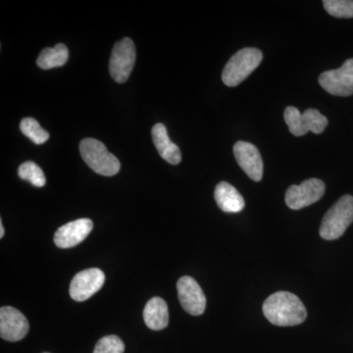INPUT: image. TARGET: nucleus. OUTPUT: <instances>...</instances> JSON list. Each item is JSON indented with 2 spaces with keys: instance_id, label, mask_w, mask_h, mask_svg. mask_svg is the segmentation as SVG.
<instances>
[{
  "instance_id": "18",
  "label": "nucleus",
  "mask_w": 353,
  "mask_h": 353,
  "mask_svg": "<svg viewBox=\"0 0 353 353\" xmlns=\"http://www.w3.org/2000/svg\"><path fill=\"white\" fill-rule=\"evenodd\" d=\"M20 130L23 134L36 145H43L50 139V134L41 128L38 121L34 118H24L21 121Z\"/></svg>"
},
{
  "instance_id": "8",
  "label": "nucleus",
  "mask_w": 353,
  "mask_h": 353,
  "mask_svg": "<svg viewBox=\"0 0 353 353\" xmlns=\"http://www.w3.org/2000/svg\"><path fill=\"white\" fill-rule=\"evenodd\" d=\"M320 85L336 97L353 94V58L347 59L339 69L324 72L319 77Z\"/></svg>"
},
{
  "instance_id": "13",
  "label": "nucleus",
  "mask_w": 353,
  "mask_h": 353,
  "mask_svg": "<svg viewBox=\"0 0 353 353\" xmlns=\"http://www.w3.org/2000/svg\"><path fill=\"white\" fill-rule=\"evenodd\" d=\"M92 228L94 223L88 218L72 221L57 230L53 240L59 248H74L87 239Z\"/></svg>"
},
{
  "instance_id": "19",
  "label": "nucleus",
  "mask_w": 353,
  "mask_h": 353,
  "mask_svg": "<svg viewBox=\"0 0 353 353\" xmlns=\"http://www.w3.org/2000/svg\"><path fill=\"white\" fill-rule=\"evenodd\" d=\"M18 175L22 180L28 181L34 187L41 188L46 185V180L43 171L39 165L32 161H27L20 165Z\"/></svg>"
},
{
  "instance_id": "11",
  "label": "nucleus",
  "mask_w": 353,
  "mask_h": 353,
  "mask_svg": "<svg viewBox=\"0 0 353 353\" xmlns=\"http://www.w3.org/2000/svg\"><path fill=\"white\" fill-rule=\"evenodd\" d=\"M29 322L18 309L3 306L0 309V336L7 341H19L27 336Z\"/></svg>"
},
{
  "instance_id": "20",
  "label": "nucleus",
  "mask_w": 353,
  "mask_h": 353,
  "mask_svg": "<svg viewBox=\"0 0 353 353\" xmlns=\"http://www.w3.org/2000/svg\"><path fill=\"white\" fill-rule=\"evenodd\" d=\"M325 10L336 18H353V0H324Z\"/></svg>"
},
{
  "instance_id": "4",
  "label": "nucleus",
  "mask_w": 353,
  "mask_h": 353,
  "mask_svg": "<svg viewBox=\"0 0 353 353\" xmlns=\"http://www.w3.org/2000/svg\"><path fill=\"white\" fill-rule=\"evenodd\" d=\"M80 152L88 167L99 175L111 176L120 171L118 158L109 152L106 146L97 139H83L80 143Z\"/></svg>"
},
{
  "instance_id": "12",
  "label": "nucleus",
  "mask_w": 353,
  "mask_h": 353,
  "mask_svg": "<svg viewBox=\"0 0 353 353\" xmlns=\"http://www.w3.org/2000/svg\"><path fill=\"white\" fill-rule=\"evenodd\" d=\"M234 154L246 175L255 182L261 181L263 176V161L256 146L246 141H238L234 145Z\"/></svg>"
},
{
  "instance_id": "3",
  "label": "nucleus",
  "mask_w": 353,
  "mask_h": 353,
  "mask_svg": "<svg viewBox=\"0 0 353 353\" xmlns=\"http://www.w3.org/2000/svg\"><path fill=\"white\" fill-rule=\"evenodd\" d=\"M262 58L263 54L257 48H248L239 50L223 70V82L228 87L240 85L259 66Z\"/></svg>"
},
{
  "instance_id": "15",
  "label": "nucleus",
  "mask_w": 353,
  "mask_h": 353,
  "mask_svg": "<svg viewBox=\"0 0 353 353\" xmlns=\"http://www.w3.org/2000/svg\"><path fill=\"white\" fill-rule=\"evenodd\" d=\"M214 197L221 210L227 213L241 212L245 208V199L238 190L227 182L216 185Z\"/></svg>"
},
{
  "instance_id": "23",
  "label": "nucleus",
  "mask_w": 353,
  "mask_h": 353,
  "mask_svg": "<svg viewBox=\"0 0 353 353\" xmlns=\"http://www.w3.org/2000/svg\"><path fill=\"white\" fill-rule=\"evenodd\" d=\"M44 353H48V352H44Z\"/></svg>"
},
{
  "instance_id": "6",
  "label": "nucleus",
  "mask_w": 353,
  "mask_h": 353,
  "mask_svg": "<svg viewBox=\"0 0 353 353\" xmlns=\"http://www.w3.org/2000/svg\"><path fill=\"white\" fill-rule=\"evenodd\" d=\"M136 48L131 39L125 38L114 46L109 61V72L114 81L127 82L136 62Z\"/></svg>"
},
{
  "instance_id": "7",
  "label": "nucleus",
  "mask_w": 353,
  "mask_h": 353,
  "mask_svg": "<svg viewBox=\"0 0 353 353\" xmlns=\"http://www.w3.org/2000/svg\"><path fill=\"white\" fill-rule=\"evenodd\" d=\"M325 183L319 179H309L301 185H294L285 192V203L292 210H299L315 203L324 196Z\"/></svg>"
},
{
  "instance_id": "22",
  "label": "nucleus",
  "mask_w": 353,
  "mask_h": 353,
  "mask_svg": "<svg viewBox=\"0 0 353 353\" xmlns=\"http://www.w3.org/2000/svg\"><path fill=\"white\" fill-rule=\"evenodd\" d=\"M4 233H6V231H4L3 223L0 221V238H3Z\"/></svg>"
},
{
  "instance_id": "14",
  "label": "nucleus",
  "mask_w": 353,
  "mask_h": 353,
  "mask_svg": "<svg viewBox=\"0 0 353 353\" xmlns=\"http://www.w3.org/2000/svg\"><path fill=\"white\" fill-rule=\"evenodd\" d=\"M152 136L153 143L157 148L160 157L165 161L172 165H178L182 160V153L180 148L169 138L166 127L161 123H158L152 128Z\"/></svg>"
},
{
  "instance_id": "5",
  "label": "nucleus",
  "mask_w": 353,
  "mask_h": 353,
  "mask_svg": "<svg viewBox=\"0 0 353 353\" xmlns=\"http://www.w3.org/2000/svg\"><path fill=\"white\" fill-rule=\"evenodd\" d=\"M285 124L294 136L301 137L308 132L321 134L328 126V119L317 109H307L303 113L294 106L285 108L284 113Z\"/></svg>"
},
{
  "instance_id": "10",
  "label": "nucleus",
  "mask_w": 353,
  "mask_h": 353,
  "mask_svg": "<svg viewBox=\"0 0 353 353\" xmlns=\"http://www.w3.org/2000/svg\"><path fill=\"white\" fill-rule=\"evenodd\" d=\"M179 301L190 315L203 314L206 307V297L201 285L194 278L185 276L176 283Z\"/></svg>"
},
{
  "instance_id": "1",
  "label": "nucleus",
  "mask_w": 353,
  "mask_h": 353,
  "mask_svg": "<svg viewBox=\"0 0 353 353\" xmlns=\"http://www.w3.org/2000/svg\"><path fill=\"white\" fill-rule=\"evenodd\" d=\"M263 313L269 322L276 326H296L307 317L305 306L296 294L278 292L271 294L263 303Z\"/></svg>"
},
{
  "instance_id": "9",
  "label": "nucleus",
  "mask_w": 353,
  "mask_h": 353,
  "mask_svg": "<svg viewBox=\"0 0 353 353\" xmlns=\"http://www.w3.org/2000/svg\"><path fill=\"white\" fill-rule=\"evenodd\" d=\"M105 275L101 269L90 268L79 272L70 284V296L78 303L87 301L101 290Z\"/></svg>"
},
{
  "instance_id": "16",
  "label": "nucleus",
  "mask_w": 353,
  "mask_h": 353,
  "mask_svg": "<svg viewBox=\"0 0 353 353\" xmlns=\"http://www.w3.org/2000/svg\"><path fill=\"white\" fill-rule=\"evenodd\" d=\"M143 320L148 328L160 331L168 326L169 310L166 301L161 297H152L143 310Z\"/></svg>"
},
{
  "instance_id": "2",
  "label": "nucleus",
  "mask_w": 353,
  "mask_h": 353,
  "mask_svg": "<svg viewBox=\"0 0 353 353\" xmlns=\"http://www.w3.org/2000/svg\"><path fill=\"white\" fill-rule=\"evenodd\" d=\"M353 222V196H341L323 217L320 236L324 240L341 238Z\"/></svg>"
},
{
  "instance_id": "21",
  "label": "nucleus",
  "mask_w": 353,
  "mask_h": 353,
  "mask_svg": "<svg viewBox=\"0 0 353 353\" xmlns=\"http://www.w3.org/2000/svg\"><path fill=\"white\" fill-rule=\"evenodd\" d=\"M125 350V345L119 336H103L95 345L94 353H123Z\"/></svg>"
},
{
  "instance_id": "17",
  "label": "nucleus",
  "mask_w": 353,
  "mask_h": 353,
  "mask_svg": "<svg viewBox=\"0 0 353 353\" xmlns=\"http://www.w3.org/2000/svg\"><path fill=\"white\" fill-rule=\"evenodd\" d=\"M69 51L63 43H57L54 48H44L37 60L39 68L48 70L61 67L67 63Z\"/></svg>"
}]
</instances>
